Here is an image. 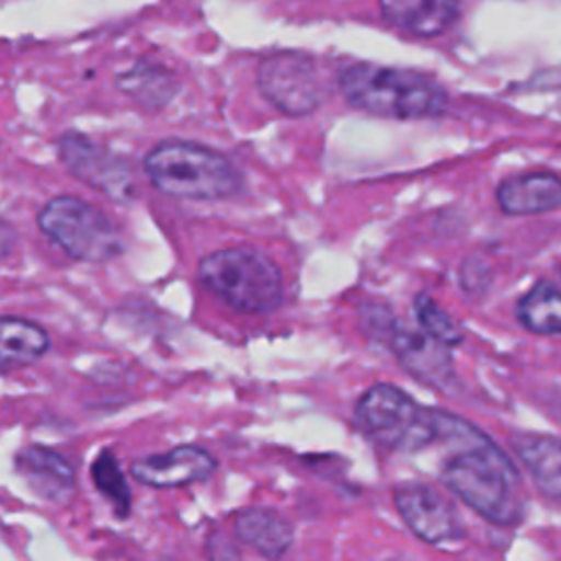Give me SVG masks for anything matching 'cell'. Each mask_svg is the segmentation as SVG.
<instances>
[{"mask_svg":"<svg viewBox=\"0 0 561 561\" xmlns=\"http://www.w3.org/2000/svg\"><path fill=\"white\" fill-rule=\"evenodd\" d=\"M149 182L178 199H226L241 191L239 169L224 153L186 140H164L145 156Z\"/></svg>","mask_w":561,"mask_h":561,"instance_id":"obj_3","label":"cell"},{"mask_svg":"<svg viewBox=\"0 0 561 561\" xmlns=\"http://www.w3.org/2000/svg\"><path fill=\"white\" fill-rule=\"evenodd\" d=\"M13 243H15V230L0 219V259L11 252Z\"/></svg>","mask_w":561,"mask_h":561,"instance_id":"obj_23","label":"cell"},{"mask_svg":"<svg viewBox=\"0 0 561 561\" xmlns=\"http://www.w3.org/2000/svg\"><path fill=\"white\" fill-rule=\"evenodd\" d=\"M355 425L375 445L394 451H416L432 443L430 410L394 383L370 386L355 403Z\"/></svg>","mask_w":561,"mask_h":561,"instance_id":"obj_5","label":"cell"},{"mask_svg":"<svg viewBox=\"0 0 561 561\" xmlns=\"http://www.w3.org/2000/svg\"><path fill=\"white\" fill-rule=\"evenodd\" d=\"M256 85L263 99L287 116H307L327 96V83L316 59L294 50L267 55L259 66Z\"/></svg>","mask_w":561,"mask_h":561,"instance_id":"obj_7","label":"cell"},{"mask_svg":"<svg viewBox=\"0 0 561 561\" xmlns=\"http://www.w3.org/2000/svg\"><path fill=\"white\" fill-rule=\"evenodd\" d=\"M15 465L37 495L50 502H68L75 495V469L61 454L33 445L18 454Z\"/></svg>","mask_w":561,"mask_h":561,"instance_id":"obj_13","label":"cell"},{"mask_svg":"<svg viewBox=\"0 0 561 561\" xmlns=\"http://www.w3.org/2000/svg\"><path fill=\"white\" fill-rule=\"evenodd\" d=\"M92 478L96 489L114 504L116 513L125 517L129 513L131 504V493L125 482V476L116 462V458L110 451H101L99 458L92 465Z\"/></svg>","mask_w":561,"mask_h":561,"instance_id":"obj_21","label":"cell"},{"mask_svg":"<svg viewBox=\"0 0 561 561\" xmlns=\"http://www.w3.org/2000/svg\"><path fill=\"white\" fill-rule=\"evenodd\" d=\"M208 561H241L239 548L226 533H213L206 541Z\"/></svg>","mask_w":561,"mask_h":561,"instance_id":"obj_22","label":"cell"},{"mask_svg":"<svg viewBox=\"0 0 561 561\" xmlns=\"http://www.w3.org/2000/svg\"><path fill=\"white\" fill-rule=\"evenodd\" d=\"M403 524L425 543H451L465 537V524L456 506L425 482H403L392 493Z\"/></svg>","mask_w":561,"mask_h":561,"instance_id":"obj_9","label":"cell"},{"mask_svg":"<svg viewBox=\"0 0 561 561\" xmlns=\"http://www.w3.org/2000/svg\"><path fill=\"white\" fill-rule=\"evenodd\" d=\"M42 232L68 256L85 263H103L121 254L123 239L112 219L96 206L72 197H53L37 217Z\"/></svg>","mask_w":561,"mask_h":561,"instance_id":"obj_6","label":"cell"},{"mask_svg":"<svg viewBox=\"0 0 561 561\" xmlns=\"http://www.w3.org/2000/svg\"><path fill=\"white\" fill-rule=\"evenodd\" d=\"M118 88L138 103L160 107L175 94V79L164 68L140 61L118 77Z\"/></svg>","mask_w":561,"mask_h":561,"instance_id":"obj_19","label":"cell"},{"mask_svg":"<svg viewBox=\"0 0 561 561\" xmlns=\"http://www.w3.org/2000/svg\"><path fill=\"white\" fill-rule=\"evenodd\" d=\"M57 147L66 169L88 186L116 202H127L134 195V173L121 156L77 131H66Z\"/></svg>","mask_w":561,"mask_h":561,"instance_id":"obj_8","label":"cell"},{"mask_svg":"<svg viewBox=\"0 0 561 561\" xmlns=\"http://www.w3.org/2000/svg\"><path fill=\"white\" fill-rule=\"evenodd\" d=\"M432 443L449 447L438 467L440 482L482 519L511 526L526 508L524 484L508 454L480 427L445 410H430Z\"/></svg>","mask_w":561,"mask_h":561,"instance_id":"obj_1","label":"cell"},{"mask_svg":"<svg viewBox=\"0 0 561 561\" xmlns=\"http://www.w3.org/2000/svg\"><path fill=\"white\" fill-rule=\"evenodd\" d=\"M497 206L506 215H539L557 210L561 204V182L552 171L513 175L495 191Z\"/></svg>","mask_w":561,"mask_h":561,"instance_id":"obj_12","label":"cell"},{"mask_svg":"<svg viewBox=\"0 0 561 561\" xmlns=\"http://www.w3.org/2000/svg\"><path fill=\"white\" fill-rule=\"evenodd\" d=\"M202 283L241 313H270L283 302V274L256 248H224L199 261Z\"/></svg>","mask_w":561,"mask_h":561,"instance_id":"obj_4","label":"cell"},{"mask_svg":"<svg viewBox=\"0 0 561 561\" xmlns=\"http://www.w3.org/2000/svg\"><path fill=\"white\" fill-rule=\"evenodd\" d=\"M517 320L537 335H557L561 331V298L552 280L535 283L517 302Z\"/></svg>","mask_w":561,"mask_h":561,"instance_id":"obj_18","label":"cell"},{"mask_svg":"<svg viewBox=\"0 0 561 561\" xmlns=\"http://www.w3.org/2000/svg\"><path fill=\"white\" fill-rule=\"evenodd\" d=\"M48 333L24 318L0 316V375L26 366L48 351Z\"/></svg>","mask_w":561,"mask_h":561,"instance_id":"obj_17","label":"cell"},{"mask_svg":"<svg viewBox=\"0 0 561 561\" xmlns=\"http://www.w3.org/2000/svg\"><path fill=\"white\" fill-rule=\"evenodd\" d=\"M388 346L397 355L399 364L419 381L440 388V390H454L456 383V370L451 364L449 346L432 340L423 331H412L405 327H399L394 320L386 335Z\"/></svg>","mask_w":561,"mask_h":561,"instance_id":"obj_10","label":"cell"},{"mask_svg":"<svg viewBox=\"0 0 561 561\" xmlns=\"http://www.w3.org/2000/svg\"><path fill=\"white\" fill-rule=\"evenodd\" d=\"M217 469V460L197 445H180L167 454L145 456L131 462L134 480L151 489H175L208 480Z\"/></svg>","mask_w":561,"mask_h":561,"instance_id":"obj_11","label":"cell"},{"mask_svg":"<svg viewBox=\"0 0 561 561\" xmlns=\"http://www.w3.org/2000/svg\"><path fill=\"white\" fill-rule=\"evenodd\" d=\"M234 535L265 559H280L294 541L291 522L274 508L250 506L234 517Z\"/></svg>","mask_w":561,"mask_h":561,"instance_id":"obj_15","label":"cell"},{"mask_svg":"<svg viewBox=\"0 0 561 561\" xmlns=\"http://www.w3.org/2000/svg\"><path fill=\"white\" fill-rule=\"evenodd\" d=\"M511 447L548 500L561 497V445L552 434H513Z\"/></svg>","mask_w":561,"mask_h":561,"instance_id":"obj_16","label":"cell"},{"mask_svg":"<svg viewBox=\"0 0 561 561\" xmlns=\"http://www.w3.org/2000/svg\"><path fill=\"white\" fill-rule=\"evenodd\" d=\"M337 85L355 110L392 121L436 118L449 105V96L436 79L408 68L351 64L337 75Z\"/></svg>","mask_w":561,"mask_h":561,"instance_id":"obj_2","label":"cell"},{"mask_svg":"<svg viewBox=\"0 0 561 561\" xmlns=\"http://www.w3.org/2000/svg\"><path fill=\"white\" fill-rule=\"evenodd\" d=\"M414 313L421 331L432 340L445 346H458L462 342V329L458 322H454L449 313L432 300L430 294H419L414 298Z\"/></svg>","mask_w":561,"mask_h":561,"instance_id":"obj_20","label":"cell"},{"mask_svg":"<svg viewBox=\"0 0 561 561\" xmlns=\"http://www.w3.org/2000/svg\"><path fill=\"white\" fill-rule=\"evenodd\" d=\"M388 24L419 37L445 33L460 15V0H377Z\"/></svg>","mask_w":561,"mask_h":561,"instance_id":"obj_14","label":"cell"}]
</instances>
